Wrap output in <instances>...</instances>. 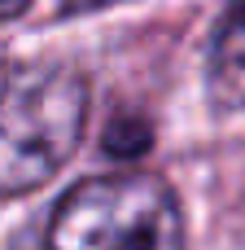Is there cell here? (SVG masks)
I'll list each match as a JSON object with an SVG mask.
<instances>
[{
	"instance_id": "cell-1",
	"label": "cell",
	"mask_w": 245,
	"mask_h": 250,
	"mask_svg": "<svg viewBox=\"0 0 245 250\" xmlns=\"http://www.w3.org/2000/svg\"><path fill=\"white\" fill-rule=\"evenodd\" d=\"M88 83L57 62L0 75V198L44 185L79 145Z\"/></svg>"
},
{
	"instance_id": "cell-2",
	"label": "cell",
	"mask_w": 245,
	"mask_h": 250,
	"mask_svg": "<svg viewBox=\"0 0 245 250\" xmlns=\"http://www.w3.org/2000/svg\"><path fill=\"white\" fill-rule=\"evenodd\" d=\"M48 250H184V220L158 176L83 180L61 198Z\"/></svg>"
},
{
	"instance_id": "cell-3",
	"label": "cell",
	"mask_w": 245,
	"mask_h": 250,
	"mask_svg": "<svg viewBox=\"0 0 245 250\" xmlns=\"http://www.w3.org/2000/svg\"><path fill=\"white\" fill-rule=\"evenodd\" d=\"M210 92L224 110H245V0H232L210 44Z\"/></svg>"
},
{
	"instance_id": "cell-4",
	"label": "cell",
	"mask_w": 245,
	"mask_h": 250,
	"mask_svg": "<svg viewBox=\"0 0 245 250\" xmlns=\"http://www.w3.org/2000/svg\"><path fill=\"white\" fill-rule=\"evenodd\" d=\"M26 4H31V0H0V22H4V18H18Z\"/></svg>"
},
{
	"instance_id": "cell-5",
	"label": "cell",
	"mask_w": 245,
	"mask_h": 250,
	"mask_svg": "<svg viewBox=\"0 0 245 250\" xmlns=\"http://www.w3.org/2000/svg\"><path fill=\"white\" fill-rule=\"evenodd\" d=\"M70 9H96V4H110V0H66Z\"/></svg>"
}]
</instances>
